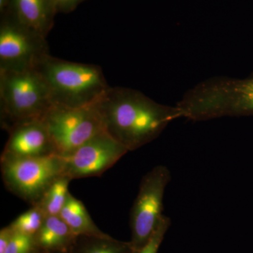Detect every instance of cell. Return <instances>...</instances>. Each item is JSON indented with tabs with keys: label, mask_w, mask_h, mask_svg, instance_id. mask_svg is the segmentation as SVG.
<instances>
[{
	"label": "cell",
	"mask_w": 253,
	"mask_h": 253,
	"mask_svg": "<svg viewBox=\"0 0 253 253\" xmlns=\"http://www.w3.org/2000/svg\"><path fill=\"white\" fill-rule=\"evenodd\" d=\"M10 1L11 0H0V10L1 12L4 11V9L8 7V6H9Z\"/></svg>",
	"instance_id": "20"
},
{
	"label": "cell",
	"mask_w": 253,
	"mask_h": 253,
	"mask_svg": "<svg viewBox=\"0 0 253 253\" xmlns=\"http://www.w3.org/2000/svg\"><path fill=\"white\" fill-rule=\"evenodd\" d=\"M49 54L46 38L20 22L11 12L0 26V71L35 69Z\"/></svg>",
	"instance_id": "7"
},
{
	"label": "cell",
	"mask_w": 253,
	"mask_h": 253,
	"mask_svg": "<svg viewBox=\"0 0 253 253\" xmlns=\"http://www.w3.org/2000/svg\"><path fill=\"white\" fill-rule=\"evenodd\" d=\"M46 217L42 210L38 205H34L18 216L9 225L15 232L35 236L44 224Z\"/></svg>",
	"instance_id": "15"
},
{
	"label": "cell",
	"mask_w": 253,
	"mask_h": 253,
	"mask_svg": "<svg viewBox=\"0 0 253 253\" xmlns=\"http://www.w3.org/2000/svg\"><path fill=\"white\" fill-rule=\"evenodd\" d=\"M64 253L56 252V251H41V253Z\"/></svg>",
	"instance_id": "21"
},
{
	"label": "cell",
	"mask_w": 253,
	"mask_h": 253,
	"mask_svg": "<svg viewBox=\"0 0 253 253\" xmlns=\"http://www.w3.org/2000/svg\"><path fill=\"white\" fill-rule=\"evenodd\" d=\"M9 11L25 26L46 38L57 14L52 0H11Z\"/></svg>",
	"instance_id": "10"
},
{
	"label": "cell",
	"mask_w": 253,
	"mask_h": 253,
	"mask_svg": "<svg viewBox=\"0 0 253 253\" xmlns=\"http://www.w3.org/2000/svg\"><path fill=\"white\" fill-rule=\"evenodd\" d=\"M85 0H52L57 13H70L74 11Z\"/></svg>",
	"instance_id": "18"
},
{
	"label": "cell",
	"mask_w": 253,
	"mask_h": 253,
	"mask_svg": "<svg viewBox=\"0 0 253 253\" xmlns=\"http://www.w3.org/2000/svg\"><path fill=\"white\" fill-rule=\"evenodd\" d=\"M71 181L68 176H61L49 186L39 202L36 204L42 210L46 216L60 215L71 194L68 191Z\"/></svg>",
	"instance_id": "14"
},
{
	"label": "cell",
	"mask_w": 253,
	"mask_h": 253,
	"mask_svg": "<svg viewBox=\"0 0 253 253\" xmlns=\"http://www.w3.org/2000/svg\"><path fill=\"white\" fill-rule=\"evenodd\" d=\"M77 236L60 216H47L41 229L35 235L41 251L67 253Z\"/></svg>",
	"instance_id": "11"
},
{
	"label": "cell",
	"mask_w": 253,
	"mask_h": 253,
	"mask_svg": "<svg viewBox=\"0 0 253 253\" xmlns=\"http://www.w3.org/2000/svg\"><path fill=\"white\" fill-rule=\"evenodd\" d=\"M0 160L6 189L31 206L39 202L55 181L65 176L64 160L58 155Z\"/></svg>",
	"instance_id": "4"
},
{
	"label": "cell",
	"mask_w": 253,
	"mask_h": 253,
	"mask_svg": "<svg viewBox=\"0 0 253 253\" xmlns=\"http://www.w3.org/2000/svg\"><path fill=\"white\" fill-rule=\"evenodd\" d=\"M58 156H67L104 130L95 105L82 108L53 106L44 118Z\"/></svg>",
	"instance_id": "6"
},
{
	"label": "cell",
	"mask_w": 253,
	"mask_h": 253,
	"mask_svg": "<svg viewBox=\"0 0 253 253\" xmlns=\"http://www.w3.org/2000/svg\"><path fill=\"white\" fill-rule=\"evenodd\" d=\"M171 178L168 167L159 165L141 179L130 212L131 237L129 242L134 253L147 244L162 220L163 199Z\"/></svg>",
	"instance_id": "5"
},
{
	"label": "cell",
	"mask_w": 253,
	"mask_h": 253,
	"mask_svg": "<svg viewBox=\"0 0 253 253\" xmlns=\"http://www.w3.org/2000/svg\"><path fill=\"white\" fill-rule=\"evenodd\" d=\"M67 253H134L130 242L108 237L77 236Z\"/></svg>",
	"instance_id": "13"
},
{
	"label": "cell",
	"mask_w": 253,
	"mask_h": 253,
	"mask_svg": "<svg viewBox=\"0 0 253 253\" xmlns=\"http://www.w3.org/2000/svg\"><path fill=\"white\" fill-rule=\"evenodd\" d=\"M36 69L44 78L54 106H92L110 87L97 65L72 62L49 54Z\"/></svg>",
	"instance_id": "2"
},
{
	"label": "cell",
	"mask_w": 253,
	"mask_h": 253,
	"mask_svg": "<svg viewBox=\"0 0 253 253\" xmlns=\"http://www.w3.org/2000/svg\"><path fill=\"white\" fill-rule=\"evenodd\" d=\"M129 152L104 130L93 136L72 154L65 156V176L71 180L99 176Z\"/></svg>",
	"instance_id": "8"
},
{
	"label": "cell",
	"mask_w": 253,
	"mask_h": 253,
	"mask_svg": "<svg viewBox=\"0 0 253 253\" xmlns=\"http://www.w3.org/2000/svg\"><path fill=\"white\" fill-rule=\"evenodd\" d=\"M44 118L19 123L11 128L8 131L9 139L1 153V158L56 155Z\"/></svg>",
	"instance_id": "9"
},
{
	"label": "cell",
	"mask_w": 253,
	"mask_h": 253,
	"mask_svg": "<svg viewBox=\"0 0 253 253\" xmlns=\"http://www.w3.org/2000/svg\"><path fill=\"white\" fill-rule=\"evenodd\" d=\"M104 130L129 151L161 135L171 122L182 118L177 106L159 104L141 91L110 86L94 104Z\"/></svg>",
	"instance_id": "1"
},
{
	"label": "cell",
	"mask_w": 253,
	"mask_h": 253,
	"mask_svg": "<svg viewBox=\"0 0 253 253\" xmlns=\"http://www.w3.org/2000/svg\"><path fill=\"white\" fill-rule=\"evenodd\" d=\"M15 231L11 226L8 225L0 231V253H5L12 239Z\"/></svg>",
	"instance_id": "19"
},
{
	"label": "cell",
	"mask_w": 253,
	"mask_h": 253,
	"mask_svg": "<svg viewBox=\"0 0 253 253\" xmlns=\"http://www.w3.org/2000/svg\"><path fill=\"white\" fill-rule=\"evenodd\" d=\"M59 216L76 236H109L96 225L83 203L71 194Z\"/></svg>",
	"instance_id": "12"
},
{
	"label": "cell",
	"mask_w": 253,
	"mask_h": 253,
	"mask_svg": "<svg viewBox=\"0 0 253 253\" xmlns=\"http://www.w3.org/2000/svg\"><path fill=\"white\" fill-rule=\"evenodd\" d=\"M170 224V219L167 216H163L162 220L147 244L136 253H158Z\"/></svg>",
	"instance_id": "17"
},
{
	"label": "cell",
	"mask_w": 253,
	"mask_h": 253,
	"mask_svg": "<svg viewBox=\"0 0 253 253\" xmlns=\"http://www.w3.org/2000/svg\"><path fill=\"white\" fill-rule=\"evenodd\" d=\"M53 106L49 88L36 68L0 71V114L5 130L19 123L44 118Z\"/></svg>",
	"instance_id": "3"
},
{
	"label": "cell",
	"mask_w": 253,
	"mask_h": 253,
	"mask_svg": "<svg viewBox=\"0 0 253 253\" xmlns=\"http://www.w3.org/2000/svg\"><path fill=\"white\" fill-rule=\"evenodd\" d=\"M34 236L15 232L5 253H40Z\"/></svg>",
	"instance_id": "16"
}]
</instances>
